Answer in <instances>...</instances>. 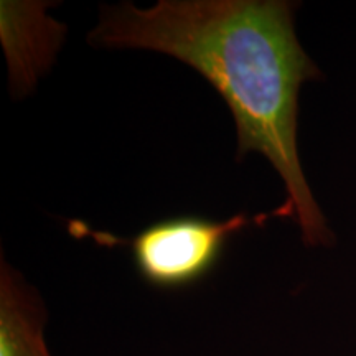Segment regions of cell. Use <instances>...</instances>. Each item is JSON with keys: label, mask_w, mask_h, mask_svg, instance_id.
I'll list each match as a JSON object with an SVG mask.
<instances>
[{"label": "cell", "mask_w": 356, "mask_h": 356, "mask_svg": "<svg viewBox=\"0 0 356 356\" xmlns=\"http://www.w3.org/2000/svg\"><path fill=\"white\" fill-rule=\"evenodd\" d=\"M269 218H274V213L257 216L239 213L225 221L191 215L173 216L154 222L131 239L71 221L70 233L76 238L91 236L99 246L127 248L145 282L159 289H181L200 282L215 269L231 236L251 225H262Z\"/></svg>", "instance_id": "7a4b0ae2"}, {"label": "cell", "mask_w": 356, "mask_h": 356, "mask_svg": "<svg viewBox=\"0 0 356 356\" xmlns=\"http://www.w3.org/2000/svg\"><path fill=\"white\" fill-rule=\"evenodd\" d=\"M47 2H0V40L8 63L13 96L35 88L61 48L66 26L47 15Z\"/></svg>", "instance_id": "3957f363"}, {"label": "cell", "mask_w": 356, "mask_h": 356, "mask_svg": "<svg viewBox=\"0 0 356 356\" xmlns=\"http://www.w3.org/2000/svg\"><path fill=\"white\" fill-rule=\"evenodd\" d=\"M40 293L6 261L0 262V356H51Z\"/></svg>", "instance_id": "277c9868"}, {"label": "cell", "mask_w": 356, "mask_h": 356, "mask_svg": "<svg viewBox=\"0 0 356 356\" xmlns=\"http://www.w3.org/2000/svg\"><path fill=\"white\" fill-rule=\"evenodd\" d=\"M293 12L287 0H160L149 8L124 2L102 8L88 43L159 51L202 74L233 114L238 160L264 155L286 185L274 218H292L305 246L327 248L335 236L297 147L300 88L323 74L297 38Z\"/></svg>", "instance_id": "6da1fadb"}]
</instances>
